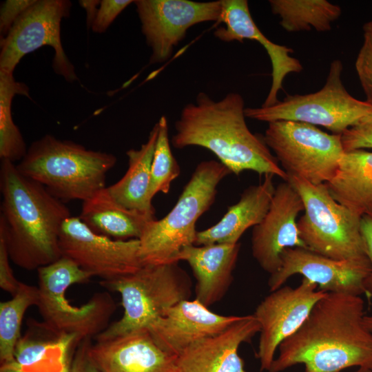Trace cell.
<instances>
[{
	"label": "cell",
	"instance_id": "obj_1",
	"mask_svg": "<svg viewBox=\"0 0 372 372\" xmlns=\"http://www.w3.org/2000/svg\"><path fill=\"white\" fill-rule=\"evenodd\" d=\"M365 316L360 296L327 292L300 329L280 344L268 372L300 364L304 372L372 369V331L364 325Z\"/></svg>",
	"mask_w": 372,
	"mask_h": 372
},
{
	"label": "cell",
	"instance_id": "obj_2",
	"mask_svg": "<svg viewBox=\"0 0 372 372\" xmlns=\"http://www.w3.org/2000/svg\"><path fill=\"white\" fill-rule=\"evenodd\" d=\"M245 110L243 98L238 93L230 92L215 101L206 93L199 92L194 103L182 109L171 143L177 149L204 147L236 175L250 170L287 181V174L263 136L253 134L247 127Z\"/></svg>",
	"mask_w": 372,
	"mask_h": 372
},
{
	"label": "cell",
	"instance_id": "obj_3",
	"mask_svg": "<svg viewBox=\"0 0 372 372\" xmlns=\"http://www.w3.org/2000/svg\"><path fill=\"white\" fill-rule=\"evenodd\" d=\"M0 190V238L10 260L32 271L59 259L60 231L71 216L64 203L8 160H1Z\"/></svg>",
	"mask_w": 372,
	"mask_h": 372
},
{
	"label": "cell",
	"instance_id": "obj_4",
	"mask_svg": "<svg viewBox=\"0 0 372 372\" xmlns=\"http://www.w3.org/2000/svg\"><path fill=\"white\" fill-rule=\"evenodd\" d=\"M116 163L112 154L47 134L34 141L16 165L23 175L64 203L84 201L105 187L106 176Z\"/></svg>",
	"mask_w": 372,
	"mask_h": 372
},
{
	"label": "cell",
	"instance_id": "obj_5",
	"mask_svg": "<svg viewBox=\"0 0 372 372\" xmlns=\"http://www.w3.org/2000/svg\"><path fill=\"white\" fill-rule=\"evenodd\" d=\"M231 173L214 160L197 165L172 210L146 225L138 239L143 265L178 262L180 252L195 244L196 221L212 205L217 187Z\"/></svg>",
	"mask_w": 372,
	"mask_h": 372
},
{
	"label": "cell",
	"instance_id": "obj_6",
	"mask_svg": "<svg viewBox=\"0 0 372 372\" xmlns=\"http://www.w3.org/2000/svg\"><path fill=\"white\" fill-rule=\"evenodd\" d=\"M39 300L37 304L43 319L39 326L53 335H75L81 342L96 337L109 325L116 305L107 292L96 293L85 304L76 307L65 298L74 284L87 282L91 273L71 259H59L37 270Z\"/></svg>",
	"mask_w": 372,
	"mask_h": 372
},
{
	"label": "cell",
	"instance_id": "obj_7",
	"mask_svg": "<svg viewBox=\"0 0 372 372\" xmlns=\"http://www.w3.org/2000/svg\"><path fill=\"white\" fill-rule=\"evenodd\" d=\"M100 285L121 294L124 311L120 320L95 337L96 341L147 329L167 309L192 295L191 280L178 262L143 265L127 276L101 280Z\"/></svg>",
	"mask_w": 372,
	"mask_h": 372
},
{
	"label": "cell",
	"instance_id": "obj_8",
	"mask_svg": "<svg viewBox=\"0 0 372 372\" xmlns=\"http://www.w3.org/2000/svg\"><path fill=\"white\" fill-rule=\"evenodd\" d=\"M287 181L300 196L304 213L297 221L306 247L338 260H369L360 231L361 216L337 202L326 183L313 185L295 176Z\"/></svg>",
	"mask_w": 372,
	"mask_h": 372
},
{
	"label": "cell",
	"instance_id": "obj_9",
	"mask_svg": "<svg viewBox=\"0 0 372 372\" xmlns=\"http://www.w3.org/2000/svg\"><path fill=\"white\" fill-rule=\"evenodd\" d=\"M343 64L331 63L324 86L307 94L289 95L269 107H245L247 118L271 123L293 121L320 125L341 135L362 119L372 114V105L352 96L344 86Z\"/></svg>",
	"mask_w": 372,
	"mask_h": 372
},
{
	"label": "cell",
	"instance_id": "obj_10",
	"mask_svg": "<svg viewBox=\"0 0 372 372\" xmlns=\"http://www.w3.org/2000/svg\"><path fill=\"white\" fill-rule=\"evenodd\" d=\"M263 137L288 176L313 185L327 183L333 178L344 153L341 135L302 122L269 123Z\"/></svg>",
	"mask_w": 372,
	"mask_h": 372
},
{
	"label": "cell",
	"instance_id": "obj_11",
	"mask_svg": "<svg viewBox=\"0 0 372 372\" xmlns=\"http://www.w3.org/2000/svg\"><path fill=\"white\" fill-rule=\"evenodd\" d=\"M71 2L39 0L14 23L1 40L0 70L13 74L25 54L49 45L54 50L52 68L68 81L77 80L74 68L66 56L61 41V21L70 14Z\"/></svg>",
	"mask_w": 372,
	"mask_h": 372
},
{
	"label": "cell",
	"instance_id": "obj_12",
	"mask_svg": "<svg viewBox=\"0 0 372 372\" xmlns=\"http://www.w3.org/2000/svg\"><path fill=\"white\" fill-rule=\"evenodd\" d=\"M62 256L101 280H112L139 269L142 262L138 239L114 240L89 228L79 217L70 216L61 226Z\"/></svg>",
	"mask_w": 372,
	"mask_h": 372
},
{
	"label": "cell",
	"instance_id": "obj_13",
	"mask_svg": "<svg viewBox=\"0 0 372 372\" xmlns=\"http://www.w3.org/2000/svg\"><path fill=\"white\" fill-rule=\"evenodd\" d=\"M134 3L142 32L152 50V64L167 61L191 27L203 22H219L223 8L222 0H136Z\"/></svg>",
	"mask_w": 372,
	"mask_h": 372
},
{
	"label": "cell",
	"instance_id": "obj_14",
	"mask_svg": "<svg viewBox=\"0 0 372 372\" xmlns=\"http://www.w3.org/2000/svg\"><path fill=\"white\" fill-rule=\"evenodd\" d=\"M327 293L303 278L298 286H282L259 303L254 315L260 326L257 358L261 371H269L280 344L300 329Z\"/></svg>",
	"mask_w": 372,
	"mask_h": 372
},
{
	"label": "cell",
	"instance_id": "obj_15",
	"mask_svg": "<svg viewBox=\"0 0 372 372\" xmlns=\"http://www.w3.org/2000/svg\"><path fill=\"white\" fill-rule=\"evenodd\" d=\"M371 271L369 260H338L304 247L285 249L281 265L268 281L269 291L282 286L292 276L299 274L329 293L361 296L364 281Z\"/></svg>",
	"mask_w": 372,
	"mask_h": 372
},
{
	"label": "cell",
	"instance_id": "obj_16",
	"mask_svg": "<svg viewBox=\"0 0 372 372\" xmlns=\"http://www.w3.org/2000/svg\"><path fill=\"white\" fill-rule=\"evenodd\" d=\"M304 210L303 201L288 182L276 187L269 209L263 220L254 227L251 247L260 267L270 275L281 265V255L287 248H307L299 236L297 217Z\"/></svg>",
	"mask_w": 372,
	"mask_h": 372
},
{
	"label": "cell",
	"instance_id": "obj_17",
	"mask_svg": "<svg viewBox=\"0 0 372 372\" xmlns=\"http://www.w3.org/2000/svg\"><path fill=\"white\" fill-rule=\"evenodd\" d=\"M241 316L216 313L197 300H184L167 309L147 329L158 345L177 357L196 342L218 335Z\"/></svg>",
	"mask_w": 372,
	"mask_h": 372
},
{
	"label": "cell",
	"instance_id": "obj_18",
	"mask_svg": "<svg viewBox=\"0 0 372 372\" xmlns=\"http://www.w3.org/2000/svg\"><path fill=\"white\" fill-rule=\"evenodd\" d=\"M89 354L102 372H180L176 358L147 329L90 343Z\"/></svg>",
	"mask_w": 372,
	"mask_h": 372
},
{
	"label": "cell",
	"instance_id": "obj_19",
	"mask_svg": "<svg viewBox=\"0 0 372 372\" xmlns=\"http://www.w3.org/2000/svg\"><path fill=\"white\" fill-rule=\"evenodd\" d=\"M223 8L219 22L225 27L216 29L214 34L224 42L245 39L254 40L266 50L271 63V85L262 107L275 105L278 93L282 87L285 78L290 73H298L302 70L300 61L290 55L293 50L287 46L270 41L260 30L251 15L247 0H222Z\"/></svg>",
	"mask_w": 372,
	"mask_h": 372
},
{
	"label": "cell",
	"instance_id": "obj_20",
	"mask_svg": "<svg viewBox=\"0 0 372 372\" xmlns=\"http://www.w3.org/2000/svg\"><path fill=\"white\" fill-rule=\"evenodd\" d=\"M260 330L254 314L241 316L223 332L195 342L178 355L180 372H247L238 348Z\"/></svg>",
	"mask_w": 372,
	"mask_h": 372
},
{
	"label": "cell",
	"instance_id": "obj_21",
	"mask_svg": "<svg viewBox=\"0 0 372 372\" xmlns=\"http://www.w3.org/2000/svg\"><path fill=\"white\" fill-rule=\"evenodd\" d=\"M240 244L190 245L178 254L186 261L196 278L195 299L209 307L220 301L234 279Z\"/></svg>",
	"mask_w": 372,
	"mask_h": 372
},
{
	"label": "cell",
	"instance_id": "obj_22",
	"mask_svg": "<svg viewBox=\"0 0 372 372\" xmlns=\"http://www.w3.org/2000/svg\"><path fill=\"white\" fill-rule=\"evenodd\" d=\"M264 176L262 183L243 191L238 203L228 207L220 221L197 231L194 245L236 244L247 229L258 225L269 209L276 189L274 176Z\"/></svg>",
	"mask_w": 372,
	"mask_h": 372
},
{
	"label": "cell",
	"instance_id": "obj_23",
	"mask_svg": "<svg viewBox=\"0 0 372 372\" xmlns=\"http://www.w3.org/2000/svg\"><path fill=\"white\" fill-rule=\"evenodd\" d=\"M79 218L99 234L125 240L139 239L155 218L121 205L105 187L83 201Z\"/></svg>",
	"mask_w": 372,
	"mask_h": 372
},
{
	"label": "cell",
	"instance_id": "obj_24",
	"mask_svg": "<svg viewBox=\"0 0 372 372\" xmlns=\"http://www.w3.org/2000/svg\"><path fill=\"white\" fill-rule=\"evenodd\" d=\"M332 197L360 216H372V152H344L326 183Z\"/></svg>",
	"mask_w": 372,
	"mask_h": 372
},
{
	"label": "cell",
	"instance_id": "obj_25",
	"mask_svg": "<svg viewBox=\"0 0 372 372\" xmlns=\"http://www.w3.org/2000/svg\"><path fill=\"white\" fill-rule=\"evenodd\" d=\"M158 135L157 123L147 142L138 149L126 152L128 167L123 176L107 187L113 198L121 205L154 217V208L148 199L151 167Z\"/></svg>",
	"mask_w": 372,
	"mask_h": 372
},
{
	"label": "cell",
	"instance_id": "obj_26",
	"mask_svg": "<svg viewBox=\"0 0 372 372\" xmlns=\"http://www.w3.org/2000/svg\"><path fill=\"white\" fill-rule=\"evenodd\" d=\"M80 342L73 335L54 336L52 340L21 336L14 350V362L29 372H70V350Z\"/></svg>",
	"mask_w": 372,
	"mask_h": 372
},
{
	"label": "cell",
	"instance_id": "obj_27",
	"mask_svg": "<svg viewBox=\"0 0 372 372\" xmlns=\"http://www.w3.org/2000/svg\"><path fill=\"white\" fill-rule=\"evenodd\" d=\"M271 12L280 19V24L287 32H317L331 30L332 23L342 14L338 5L327 0H269Z\"/></svg>",
	"mask_w": 372,
	"mask_h": 372
},
{
	"label": "cell",
	"instance_id": "obj_28",
	"mask_svg": "<svg viewBox=\"0 0 372 372\" xmlns=\"http://www.w3.org/2000/svg\"><path fill=\"white\" fill-rule=\"evenodd\" d=\"M16 94L30 97L25 84L17 81L13 74L0 70V157L12 163L21 161L28 149L11 112Z\"/></svg>",
	"mask_w": 372,
	"mask_h": 372
},
{
	"label": "cell",
	"instance_id": "obj_29",
	"mask_svg": "<svg viewBox=\"0 0 372 372\" xmlns=\"http://www.w3.org/2000/svg\"><path fill=\"white\" fill-rule=\"evenodd\" d=\"M38 287L21 282L12 298L0 303L1 365L14 361V350L20 339L21 327L26 310L37 304Z\"/></svg>",
	"mask_w": 372,
	"mask_h": 372
},
{
	"label": "cell",
	"instance_id": "obj_30",
	"mask_svg": "<svg viewBox=\"0 0 372 372\" xmlns=\"http://www.w3.org/2000/svg\"><path fill=\"white\" fill-rule=\"evenodd\" d=\"M156 123L158 135L152 163L148 190V199L151 203L156 194L169 193L172 181L180 173V166L171 149L166 117L161 116Z\"/></svg>",
	"mask_w": 372,
	"mask_h": 372
},
{
	"label": "cell",
	"instance_id": "obj_31",
	"mask_svg": "<svg viewBox=\"0 0 372 372\" xmlns=\"http://www.w3.org/2000/svg\"><path fill=\"white\" fill-rule=\"evenodd\" d=\"M341 141L344 152L372 149V114L343 132Z\"/></svg>",
	"mask_w": 372,
	"mask_h": 372
},
{
	"label": "cell",
	"instance_id": "obj_32",
	"mask_svg": "<svg viewBox=\"0 0 372 372\" xmlns=\"http://www.w3.org/2000/svg\"><path fill=\"white\" fill-rule=\"evenodd\" d=\"M134 1L131 0L100 1L99 8L91 25L93 32H104L116 17Z\"/></svg>",
	"mask_w": 372,
	"mask_h": 372
},
{
	"label": "cell",
	"instance_id": "obj_33",
	"mask_svg": "<svg viewBox=\"0 0 372 372\" xmlns=\"http://www.w3.org/2000/svg\"><path fill=\"white\" fill-rule=\"evenodd\" d=\"M355 66L366 95V101L372 105V44L370 42L364 40Z\"/></svg>",
	"mask_w": 372,
	"mask_h": 372
},
{
	"label": "cell",
	"instance_id": "obj_34",
	"mask_svg": "<svg viewBox=\"0 0 372 372\" xmlns=\"http://www.w3.org/2000/svg\"><path fill=\"white\" fill-rule=\"evenodd\" d=\"M37 0H7L0 10V32L5 37L17 19Z\"/></svg>",
	"mask_w": 372,
	"mask_h": 372
},
{
	"label": "cell",
	"instance_id": "obj_35",
	"mask_svg": "<svg viewBox=\"0 0 372 372\" xmlns=\"http://www.w3.org/2000/svg\"><path fill=\"white\" fill-rule=\"evenodd\" d=\"M10 260L6 243L0 238V287L13 296L18 290L21 281L15 278Z\"/></svg>",
	"mask_w": 372,
	"mask_h": 372
},
{
	"label": "cell",
	"instance_id": "obj_36",
	"mask_svg": "<svg viewBox=\"0 0 372 372\" xmlns=\"http://www.w3.org/2000/svg\"><path fill=\"white\" fill-rule=\"evenodd\" d=\"M91 338L81 340L76 351L70 372H102L89 354Z\"/></svg>",
	"mask_w": 372,
	"mask_h": 372
},
{
	"label": "cell",
	"instance_id": "obj_37",
	"mask_svg": "<svg viewBox=\"0 0 372 372\" xmlns=\"http://www.w3.org/2000/svg\"><path fill=\"white\" fill-rule=\"evenodd\" d=\"M360 231L366 254L371 264V271L364 281V294L372 300V216H362Z\"/></svg>",
	"mask_w": 372,
	"mask_h": 372
},
{
	"label": "cell",
	"instance_id": "obj_38",
	"mask_svg": "<svg viewBox=\"0 0 372 372\" xmlns=\"http://www.w3.org/2000/svg\"><path fill=\"white\" fill-rule=\"evenodd\" d=\"M79 3L85 9L87 12V23L89 26H91L98 10L96 6L100 4V1H80Z\"/></svg>",
	"mask_w": 372,
	"mask_h": 372
},
{
	"label": "cell",
	"instance_id": "obj_39",
	"mask_svg": "<svg viewBox=\"0 0 372 372\" xmlns=\"http://www.w3.org/2000/svg\"><path fill=\"white\" fill-rule=\"evenodd\" d=\"M0 372H29V371L22 369L14 361L13 362H11L9 364H1L0 367Z\"/></svg>",
	"mask_w": 372,
	"mask_h": 372
},
{
	"label": "cell",
	"instance_id": "obj_40",
	"mask_svg": "<svg viewBox=\"0 0 372 372\" xmlns=\"http://www.w3.org/2000/svg\"><path fill=\"white\" fill-rule=\"evenodd\" d=\"M364 40L372 44V19L363 25Z\"/></svg>",
	"mask_w": 372,
	"mask_h": 372
},
{
	"label": "cell",
	"instance_id": "obj_41",
	"mask_svg": "<svg viewBox=\"0 0 372 372\" xmlns=\"http://www.w3.org/2000/svg\"><path fill=\"white\" fill-rule=\"evenodd\" d=\"M364 323L366 327L372 331V313L364 316Z\"/></svg>",
	"mask_w": 372,
	"mask_h": 372
},
{
	"label": "cell",
	"instance_id": "obj_42",
	"mask_svg": "<svg viewBox=\"0 0 372 372\" xmlns=\"http://www.w3.org/2000/svg\"><path fill=\"white\" fill-rule=\"evenodd\" d=\"M355 372H372V370L369 368H358Z\"/></svg>",
	"mask_w": 372,
	"mask_h": 372
},
{
	"label": "cell",
	"instance_id": "obj_43",
	"mask_svg": "<svg viewBox=\"0 0 372 372\" xmlns=\"http://www.w3.org/2000/svg\"><path fill=\"white\" fill-rule=\"evenodd\" d=\"M371 370H372V369H371Z\"/></svg>",
	"mask_w": 372,
	"mask_h": 372
}]
</instances>
